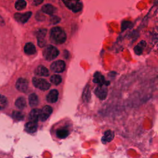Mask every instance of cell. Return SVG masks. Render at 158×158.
Instances as JSON below:
<instances>
[{
  "label": "cell",
  "instance_id": "obj_19",
  "mask_svg": "<svg viewBox=\"0 0 158 158\" xmlns=\"http://www.w3.org/2000/svg\"><path fill=\"white\" fill-rule=\"evenodd\" d=\"M28 101H29L30 106L31 107H35V106H38V102H39L38 96L35 93L31 94L28 96Z\"/></svg>",
  "mask_w": 158,
  "mask_h": 158
},
{
  "label": "cell",
  "instance_id": "obj_3",
  "mask_svg": "<svg viewBox=\"0 0 158 158\" xmlns=\"http://www.w3.org/2000/svg\"><path fill=\"white\" fill-rule=\"evenodd\" d=\"M65 6L73 12H78L82 9L83 4L81 0H62Z\"/></svg>",
  "mask_w": 158,
  "mask_h": 158
},
{
  "label": "cell",
  "instance_id": "obj_22",
  "mask_svg": "<svg viewBox=\"0 0 158 158\" xmlns=\"http://www.w3.org/2000/svg\"><path fill=\"white\" fill-rule=\"evenodd\" d=\"M146 46V42L144 41H141L135 47V52L137 55H140L143 52V50L144 48Z\"/></svg>",
  "mask_w": 158,
  "mask_h": 158
},
{
  "label": "cell",
  "instance_id": "obj_29",
  "mask_svg": "<svg viewBox=\"0 0 158 158\" xmlns=\"http://www.w3.org/2000/svg\"><path fill=\"white\" fill-rule=\"evenodd\" d=\"M45 17H44L43 15H42V14L40 12H38L37 14H36V18L38 20H42V18L44 19Z\"/></svg>",
  "mask_w": 158,
  "mask_h": 158
},
{
  "label": "cell",
  "instance_id": "obj_6",
  "mask_svg": "<svg viewBox=\"0 0 158 158\" xmlns=\"http://www.w3.org/2000/svg\"><path fill=\"white\" fill-rule=\"evenodd\" d=\"M52 112V107L49 106H45L44 107H43L41 110H40L39 119L43 122L46 120L48 118V117L50 116Z\"/></svg>",
  "mask_w": 158,
  "mask_h": 158
},
{
  "label": "cell",
  "instance_id": "obj_5",
  "mask_svg": "<svg viewBox=\"0 0 158 158\" xmlns=\"http://www.w3.org/2000/svg\"><path fill=\"white\" fill-rule=\"evenodd\" d=\"M65 68V64L62 60H56L51 65V70L56 73L62 72Z\"/></svg>",
  "mask_w": 158,
  "mask_h": 158
},
{
  "label": "cell",
  "instance_id": "obj_21",
  "mask_svg": "<svg viewBox=\"0 0 158 158\" xmlns=\"http://www.w3.org/2000/svg\"><path fill=\"white\" fill-rule=\"evenodd\" d=\"M15 104L17 108L23 109L26 106V100L23 97H20L15 101Z\"/></svg>",
  "mask_w": 158,
  "mask_h": 158
},
{
  "label": "cell",
  "instance_id": "obj_31",
  "mask_svg": "<svg viewBox=\"0 0 158 158\" xmlns=\"http://www.w3.org/2000/svg\"><path fill=\"white\" fill-rule=\"evenodd\" d=\"M5 24L3 18L0 15V26H3Z\"/></svg>",
  "mask_w": 158,
  "mask_h": 158
},
{
  "label": "cell",
  "instance_id": "obj_23",
  "mask_svg": "<svg viewBox=\"0 0 158 158\" xmlns=\"http://www.w3.org/2000/svg\"><path fill=\"white\" fill-rule=\"evenodd\" d=\"M26 6H27V2L24 0H17L15 4V7L18 10H21L24 9Z\"/></svg>",
  "mask_w": 158,
  "mask_h": 158
},
{
  "label": "cell",
  "instance_id": "obj_12",
  "mask_svg": "<svg viewBox=\"0 0 158 158\" xmlns=\"http://www.w3.org/2000/svg\"><path fill=\"white\" fill-rule=\"evenodd\" d=\"M93 82L96 83H98L100 85H108V83H109V82L105 81L104 76L102 75L101 73L99 72H96L94 73L93 77Z\"/></svg>",
  "mask_w": 158,
  "mask_h": 158
},
{
  "label": "cell",
  "instance_id": "obj_13",
  "mask_svg": "<svg viewBox=\"0 0 158 158\" xmlns=\"http://www.w3.org/2000/svg\"><path fill=\"white\" fill-rule=\"evenodd\" d=\"M35 73L38 76L48 77L49 75V70L43 65H39L35 70Z\"/></svg>",
  "mask_w": 158,
  "mask_h": 158
},
{
  "label": "cell",
  "instance_id": "obj_10",
  "mask_svg": "<svg viewBox=\"0 0 158 158\" xmlns=\"http://www.w3.org/2000/svg\"><path fill=\"white\" fill-rule=\"evenodd\" d=\"M46 29H40L36 33L37 40H38V44L40 47H43L45 45V40L44 38L46 34Z\"/></svg>",
  "mask_w": 158,
  "mask_h": 158
},
{
  "label": "cell",
  "instance_id": "obj_16",
  "mask_svg": "<svg viewBox=\"0 0 158 158\" xmlns=\"http://www.w3.org/2000/svg\"><path fill=\"white\" fill-rule=\"evenodd\" d=\"M24 52L28 55H32L36 52V48L31 43H28L24 46Z\"/></svg>",
  "mask_w": 158,
  "mask_h": 158
},
{
  "label": "cell",
  "instance_id": "obj_1",
  "mask_svg": "<svg viewBox=\"0 0 158 158\" xmlns=\"http://www.w3.org/2000/svg\"><path fill=\"white\" fill-rule=\"evenodd\" d=\"M66 34L65 31L59 27L52 28L50 31L51 41L55 44H62L66 40Z\"/></svg>",
  "mask_w": 158,
  "mask_h": 158
},
{
  "label": "cell",
  "instance_id": "obj_18",
  "mask_svg": "<svg viewBox=\"0 0 158 158\" xmlns=\"http://www.w3.org/2000/svg\"><path fill=\"white\" fill-rule=\"evenodd\" d=\"M114 137V132L110 130H107L104 133V136L102 138V141L104 143H106L107 142H110L113 139Z\"/></svg>",
  "mask_w": 158,
  "mask_h": 158
},
{
  "label": "cell",
  "instance_id": "obj_20",
  "mask_svg": "<svg viewBox=\"0 0 158 158\" xmlns=\"http://www.w3.org/2000/svg\"><path fill=\"white\" fill-rule=\"evenodd\" d=\"M69 134V131L67 129L65 128H62L60 129H58L56 131V135L59 138H66Z\"/></svg>",
  "mask_w": 158,
  "mask_h": 158
},
{
  "label": "cell",
  "instance_id": "obj_15",
  "mask_svg": "<svg viewBox=\"0 0 158 158\" xmlns=\"http://www.w3.org/2000/svg\"><path fill=\"white\" fill-rule=\"evenodd\" d=\"M37 122L30 121L25 125V130L29 133H34L37 130Z\"/></svg>",
  "mask_w": 158,
  "mask_h": 158
},
{
  "label": "cell",
  "instance_id": "obj_7",
  "mask_svg": "<svg viewBox=\"0 0 158 158\" xmlns=\"http://www.w3.org/2000/svg\"><path fill=\"white\" fill-rule=\"evenodd\" d=\"M31 14H32L31 12H27L23 14L15 13L14 14V18L19 22L24 23L28 20V19L30 18Z\"/></svg>",
  "mask_w": 158,
  "mask_h": 158
},
{
  "label": "cell",
  "instance_id": "obj_24",
  "mask_svg": "<svg viewBox=\"0 0 158 158\" xmlns=\"http://www.w3.org/2000/svg\"><path fill=\"white\" fill-rule=\"evenodd\" d=\"M50 81H51V82L52 83L57 85H59V84H60L61 83L62 78L59 75H53L50 78Z\"/></svg>",
  "mask_w": 158,
  "mask_h": 158
},
{
  "label": "cell",
  "instance_id": "obj_17",
  "mask_svg": "<svg viewBox=\"0 0 158 158\" xmlns=\"http://www.w3.org/2000/svg\"><path fill=\"white\" fill-rule=\"evenodd\" d=\"M40 112V110L38 109H34L31 110V111L30 112V114H29V118L30 121L38 122L39 120Z\"/></svg>",
  "mask_w": 158,
  "mask_h": 158
},
{
  "label": "cell",
  "instance_id": "obj_4",
  "mask_svg": "<svg viewBox=\"0 0 158 158\" xmlns=\"http://www.w3.org/2000/svg\"><path fill=\"white\" fill-rule=\"evenodd\" d=\"M32 83L36 88L41 89V90H43V91L48 90L50 88V86H51L49 83H48L44 79L38 78H36V77L33 78Z\"/></svg>",
  "mask_w": 158,
  "mask_h": 158
},
{
  "label": "cell",
  "instance_id": "obj_2",
  "mask_svg": "<svg viewBox=\"0 0 158 158\" xmlns=\"http://www.w3.org/2000/svg\"><path fill=\"white\" fill-rule=\"evenodd\" d=\"M59 54L58 49L52 45H48L43 51V57L48 60H51L56 59Z\"/></svg>",
  "mask_w": 158,
  "mask_h": 158
},
{
  "label": "cell",
  "instance_id": "obj_30",
  "mask_svg": "<svg viewBox=\"0 0 158 158\" xmlns=\"http://www.w3.org/2000/svg\"><path fill=\"white\" fill-rule=\"evenodd\" d=\"M44 0H33V4L35 6H38L41 4Z\"/></svg>",
  "mask_w": 158,
  "mask_h": 158
},
{
  "label": "cell",
  "instance_id": "obj_11",
  "mask_svg": "<svg viewBox=\"0 0 158 158\" xmlns=\"http://www.w3.org/2000/svg\"><path fill=\"white\" fill-rule=\"evenodd\" d=\"M59 92L56 89H52L46 96V100L49 103H54L58 99Z\"/></svg>",
  "mask_w": 158,
  "mask_h": 158
},
{
  "label": "cell",
  "instance_id": "obj_25",
  "mask_svg": "<svg viewBox=\"0 0 158 158\" xmlns=\"http://www.w3.org/2000/svg\"><path fill=\"white\" fill-rule=\"evenodd\" d=\"M7 105V99L3 96L0 94V110L4 109Z\"/></svg>",
  "mask_w": 158,
  "mask_h": 158
},
{
  "label": "cell",
  "instance_id": "obj_27",
  "mask_svg": "<svg viewBox=\"0 0 158 158\" xmlns=\"http://www.w3.org/2000/svg\"><path fill=\"white\" fill-rule=\"evenodd\" d=\"M12 117L14 118L17 120H23L24 116L19 111H14L12 112Z\"/></svg>",
  "mask_w": 158,
  "mask_h": 158
},
{
  "label": "cell",
  "instance_id": "obj_14",
  "mask_svg": "<svg viewBox=\"0 0 158 158\" xmlns=\"http://www.w3.org/2000/svg\"><path fill=\"white\" fill-rule=\"evenodd\" d=\"M55 10H56L55 7L49 4L44 5L41 8V11L48 15H52L55 12Z\"/></svg>",
  "mask_w": 158,
  "mask_h": 158
},
{
  "label": "cell",
  "instance_id": "obj_26",
  "mask_svg": "<svg viewBox=\"0 0 158 158\" xmlns=\"http://www.w3.org/2000/svg\"><path fill=\"white\" fill-rule=\"evenodd\" d=\"M83 100L87 102V101H88L89 100V98H90V92H89V88L88 85L86 86V88L84 89L83 94Z\"/></svg>",
  "mask_w": 158,
  "mask_h": 158
},
{
  "label": "cell",
  "instance_id": "obj_9",
  "mask_svg": "<svg viewBox=\"0 0 158 158\" xmlns=\"http://www.w3.org/2000/svg\"><path fill=\"white\" fill-rule=\"evenodd\" d=\"M95 94L96 96L101 99H105L107 95V89L106 87H104L102 85H99V86L96 87L95 91H94Z\"/></svg>",
  "mask_w": 158,
  "mask_h": 158
},
{
  "label": "cell",
  "instance_id": "obj_28",
  "mask_svg": "<svg viewBox=\"0 0 158 158\" xmlns=\"http://www.w3.org/2000/svg\"><path fill=\"white\" fill-rule=\"evenodd\" d=\"M60 18L57 16H56V15L52 16L50 19V22L52 24H56V23H59L60 22Z\"/></svg>",
  "mask_w": 158,
  "mask_h": 158
},
{
  "label": "cell",
  "instance_id": "obj_8",
  "mask_svg": "<svg viewBox=\"0 0 158 158\" xmlns=\"http://www.w3.org/2000/svg\"><path fill=\"white\" fill-rule=\"evenodd\" d=\"M15 86L19 91L21 92H25L27 90L28 86V82L26 79L20 78L17 81Z\"/></svg>",
  "mask_w": 158,
  "mask_h": 158
}]
</instances>
